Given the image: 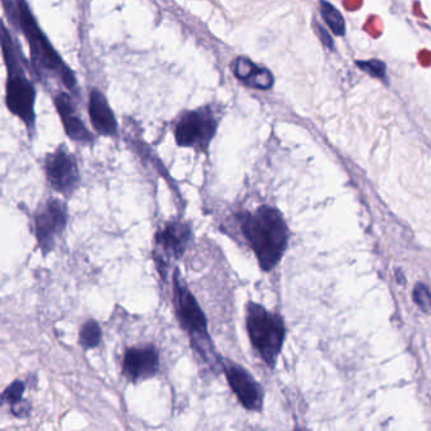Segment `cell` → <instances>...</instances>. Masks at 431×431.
<instances>
[{"label":"cell","mask_w":431,"mask_h":431,"mask_svg":"<svg viewBox=\"0 0 431 431\" xmlns=\"http://www.w3.org/2000/svg\"><path fill=\"white\" fill-rule=\"evenodd\" d=\"M242 229L262 270L271 271L288 247V227L281 213L271 206H260L253 214L245 216Z\"/></svg>","instance_id":"1"},{"label":"cell","mask_w":431,"mask_h":431,"mask_svg":"<svg viewBox=\"0 0 431 431\" xmlns=\"http://www.w3.org/2000/svg\"><path fill=\"white\" fill-rule=\"evenodd\" d=\"M0 46L8 69L6 106L14 116H18L31 129L34 124L36 93L34 85L24 73L17 49L3 23H0Z\"/></svg>","instance_id":"2"},{"label":"cell","mask_w":431,"mask_h":431,"mask_svg":"<svg viewBox=\"0 0 431 431\" xmlns=\"http://www.w3.org/2000/svg\"><path fill=\"white\" fill-rule=\"evenodd\" d=\"M16 11H17L19 24L23 29V34L27 39L31 56L34 66L41 71L50 72L60 78L67 88H75L76 80L73 78L71 70L64 64L61 57L52 47L50 41L41 31L39 24L34 19V14L29 11L26 0H14Z\"/></svg>","instance_id":"3"},{"label":"cell","mask_w":431,"mask_h":431,"mask_svg":"<svg viewBox=\"0 0 431 431\" xmlns=\"http://www.w3.org/2000/svg\"><path fill=\"white\" fill-rule=\"evenodd\" d=\"M247 326L252 344L268 365L276 363L285 339V325L280 316L268 313L260 305L250 303Z\"/></svg>","instance_id":"4"},{"label":"cell","mask_w":431,"mask_h":431,"mask_svg":"<svg viewBox=\"0 0 431 431\" xmlns=\"http://www.w3.org/2000/svg\"><path fill=\"white\" fill-rule=\"evenodd\" d=\"M218 128L211 106H203L196 111H186L177 122L175 137L178 146L205 150Z\"/></svg>","instance_id":"5"},{"label":"cell","mask_w":431,"mask_h":431,"mask_svg":"<svg viewBox=\"0 0 431 431\" xmlns=\"http://www.w3.org/2000/svg\"><path fill=\"white\" fill-rule=\"evenodd\" d=\"M46 175L52 188L66 198L71 196L80 185L78 163L65 147H60L49 155L46 160Z\"/></svg>","instance_id":"6"},{"label":"cell","mask_w":431,"mask_h":431,"mask_svg":"<svg viewBox=\"0 0 431 431\" xmlns=\"http://www.w3.org/2000/svg\"><path fill=\"white\" fill-rule=\"evenodd\" d=\"M175 305H176L177 315L181 325L190 333L194 340L199 343V347L208 343V333H206V320L204 314L200 309L199 305L194 296L183 286L178 280L177 272L175 273Z\"/></svg>","instance_id":"7"},{"label":"cell","mask_w":431,"mask_h":431,"mask_svg":"<svg viewBox=\"0 0 431 431\" xmlns=\"http://www.w3.org/2000/svg\"><path fill=\"white\" fill-rule=\"evenodd\" d=\"M67 213L65 205L59 200L51 199L36 216V235L39 247L47 255L55 247V238L66 227Z\"/></svg>","instance_id":"8"},{"label":"cell","mask_w":431,"mask_h":431,"mask_svg":"<svg viewBox=\"0 0 431 431\" xmlns=\"http://www.w3.org/2000/svg\"><path fill=\"white\" fill-rule=\"evenodd\" d=\"M228 382L234 393L237 395L239 402L245 409L260 410L262 405V393L260 388L247 370L240 365L234 363H227L224 365Z\"/></svg>","instance_id":"9"},{"label":"cell","mask_w":431,"mask_h":431,"mask_svg":"<svg viewBox=\"0 0 431 431\" xmlns=\"http://www.w3.org/2000/svg\"><path fill=\"white\" fill-rule=\"evenodd\" d=\"M158 365V354L153 347L131 348L124 355L123 373L129 381H142L155 376Z\"/></svg>","instance_id":"10"},{"label":"cell","mask_w":431,"mask_h":431,"mask_svg":"<svg viewBox=\"0 0 431 431\" xmlns=\"http://www.w3.org/2000/svg\"><path fill=\"white\" fill-rule=\"evenodd\" d=\"M55 106L59 116L61 118L65 132L72 141L83 143H88L93 141V136L88 132V128L85 127L83 121L78 118L69 95L65 93L56 95Z\"/></svg>","instance_id":"11"},{"label":"cell","mask_w":431,"mask_h":431,"mask_svg":"<svg viewBox=\"0 0 431 431\" xmlns=\"http://www.w3.org/2000/svg\"><path fill=\"white\" fill-rule=\"evenodd\" d=\"M88 114L96 132L108 137L116 136L118 131L116 116L106 95L98 88H93L88 96Z\"/></svg>","instance_id":"12"},{"label":"cell","mask_w":431,"mask_h":431,"mask_svg":"<svg viewBox=\"0 0 431 431\" xmlns=\"http://www.w3.org/2000/svg\"><path fill=\"white\" fill-rule=\"evenodd\" d=\"M190 240V228L180 221L170 223L162 232L157 234V244L168 257L178 258L183 255Z\"/></svg>","instance_id":"13"},{"label":"cell","mask_w":431,"mask_h":431,"mask_svg":"<svg viewBox=\"0 0 431 431\" xmlns=\"http://www.w3.org/2000/svg\"><path fill=\"white\" fill-rule=\"evenodd\" d=\"M234 75L249 88L268 90L275 83L272 72L263 67L257 66L255 62L245 57H238L234 61Z\"/></svg>","instance_id":"14"},{"label":"cell","mask_w":431,"mask_h":431,"mask_svg":"<svg viewBox=\"0 0 431 431\" xmlns=\"http://www.w3.org/2000/svg\"><path fill=\"white\" fill-rule=\"evenodd\" d=\"M320 13L324 22L328 24V27L332 29L333 34H337V36L345 34V21L335 6L328 3L326 0H321Z\"/></svg>","instance_id":"15"},{"label":"cell","mask_w":431,"mask_h":431,"mask_svg":"<svg viewBox=\"0 0 431 431\" xmlns=\"http://www.w3.org/2000/svg\"><path fill=\"white\" fill-rule=\"evenodd\" d=\"M100 340H101V330L99 324L94 320L85 323L80 330V344L83 348H95L99 345Z\"/></svg>","instance_id":"16"},{"label":"cell","mask_w":431,"mask_h":431,"mask_svg":"<svg viewBox=\"0 0 431 431\" xmlns=\"http://www.w3.org/2000/svg\"><path fill=\"white\" fill-rule=\"evenodd\" d=\"M357 66L367 72L372 78H386V64L380 60H370V61H357Z\"/></svg>","instance_id":"17"},{"label":"cell","mask_w":431,"mask_h":431,"mask_svg":"<svg viewBox=\"0 0 431 431\" xmlns=\"http://www.w3.org/2000/svg\"><path fill=\"white\" fill-rule=\"evenodd\" d=\"M23 392H24V383L21 381H16L13 382L9 387L6 388V392L3 393V397L8 402L14 405L22 400Z\"/></svg>","instance_id":"18"},{"label":"cell","mask_w":431,"mask_h":431,"mask_svg":"<svg viewBox=\"0 0 431 431\" xmlns=\"http://www.w3.org/2000/svg\"><path fill=\"white\" fill-rule=\"evenodd\" d=\"M414 298L416 304L420 306L421 310L427 313V311H429V308H430V296H429V290H427L425 285L419 283V285L415 288Z\"/></svg>","instance_id":"19"},{"label":"cell","mask_w":431,"mask_h":431,"mask_svg":"<svg viewBox=\"0 0 431 431\" xmlns=\"http://www.w3.org/2000/svg\"><path fill=\"white\" fill-rule=\"evenodd\" d=\"M29 409H31V406L24 400H21L17 404L11 405V412L18 416V417L27 416Z\"/></svg>","instance_id":"20"},{"label":"cell","mask_w":431,"mask_h":431,"mask_svg":"<svg viewBox=\"0 0 431 431\" xmlns=\"http://www.w3.org/2000/svg\"><path fill=\"white\" fill-rule=\"evenodd\" d=\"M318 34L320 36L321 41H323V44L328 46L329 49H333L334 47V44H333V39L329 34H326L325 29L323 27H318Z\"/></svg>","instance_id":"21"},{"label":"cell","mask_w":431,"mask_h":431,"mask_svg":"<svg viewBox=\"0 0 431 431\" xmlns=\"http://www.w3.org/2000/svg\"><path fill=\"white\" fill-rule=\"evenodd\" d=\"M3 401H4V397H3V395H0V406L3 404Z\"/></svg>","instance_id":"22"}]
</instances>
